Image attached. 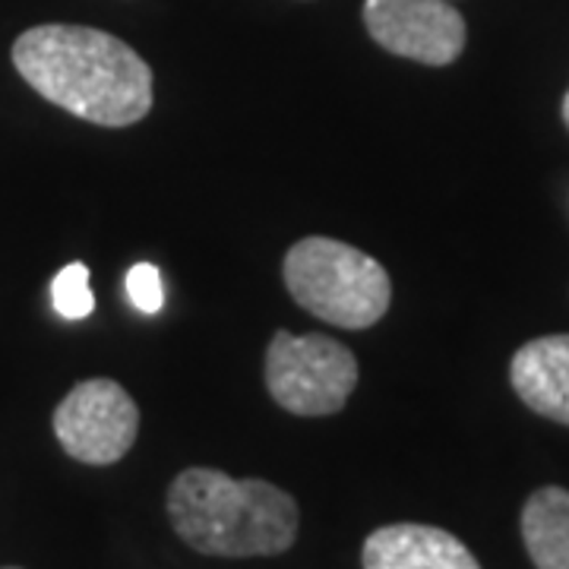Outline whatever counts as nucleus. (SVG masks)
Wrapping results in <instances>:
<instances>
[{"mask_svg":"<svg viewBox=\"0 0 569 569\" xmlns=\"http://www.w3.org/2000/svg\"><path fill=\"white\" fill-rule=\"evenodd\" d=\"M522 538L538 569H569V490L541 488L522 509Z\"/></svg>","mask_w":569,"mask_h":569,"instance_id":"obj_9","label":"nucleus"},{"mask_svg":"<svg viewBox=\"0 0 569 569\" xmlns=\"http://www.w3.org/2000/svg\"><path fill=\"white\" fill-rule=\"evenodd\" d=\"M284 288L307 313L342 329L380 323L392 305V282L380 260L358 247L310 234L284 253Z\"/></svg>","mask_w":569,"mask_h":569,"instance_id":"obj_3","label":"nucleus"},{"mask_svg":"<svg viewBox=\"0 0 569 569\" xmlns=\"http://www.w3.org/2000/svg\"><path fill=\"white\" fill-rule=\"evenodd\" d=\"M13 67L41 99L99 127L140 123L152 108V70L92 26L44 22L13 41Z\"/></svg>","mask_w":569,"mask_h":569,"instance_id":"obj_1","label":"nucleus"},{"mask_svg":"<svg viewBox=\"0 0 569 569\" xmlns=\"http://www.w3.org/2000/svg\"><path fill=\"white\" fill-rule=\"evenodd\" d=\"M266 389L291 415L326 418L342 411L358 387L355 351L329 336L276 332L266 351Z\"/></svg>","mask_w":569,"mask_h":569,"instance_id":"obj_4","label":"nucleus"},{"mask_svg":"<svg viewBox=\"0 0 569 569\" xmlns=\"http://www.w3.org/2000/svg\"><path fill=\"white\" fill-rule=\"evenodd\" d=\"M509 383L526 406L569 427V332L531 339L512 355Z\"/></svg>","mask_w":569,"mask_h":569,"instance_id":"obj_8","label":"nucleus"},{"mask_svg":"<svg viewBox=\"0 0 569 569\" xmlns=\"http://www.w3.org/2000/svg\"><path fill=\"white\" fill-rule=\"evenodd\" d=\"M560 111H563V123H567V130H569V92L563 96V108H560Z\"/></svg>","mask_w":569,"mask_h":569,"instance_id":"obj_12","label":"nucleus"},{"mask_svg":"<svg viewBox=\"0 0 569 569\" xmlns=\"http://www.w3.org/2000/svg\"><path fill=\"white\" fill-rule=\"evenodd\" d=\"M370 39L396 58L447 67L466 51V20L449 0H365Z\"/></svg>","mask_w":569,"mask_h":569,"instance_id":"obj_6","label":"nucleus"},{"mask_svg":"<svg viewBox=\"0 0 569 569\" xmlns=\"http://www.w3.org/2000/svg\"><path fill=\"white\" fill-rule=\"evenodd\" d=\"M365 569H481L475 553L437 526L399 522L367 535Z\"/></svg>","mask_w":569,"mask_h":569,"instance_id":"obj_7","label":"nucleus"},{"mask_svg":"<svg viewBox=\"0 0 569 569\" xmlns=\"http://www.w3.org/2000/svg\"><path fill=\"white\" fill-rule=\"evenodd\" d=\"M54 433L77 462L114 466L137 443L140 408L114 380H82L54 411Z\"/></svg>","mask_w":569,"mask_h":569,"instance_id":"obj_5","label":"nucleus"},{"mask_svg":"<svg viewBox=\"0 0 569 569\" xmlns=\"http://www.w3.org/2000/svg\"><path fill=\"white\" fill-rule=\"evenodd\" d=\"M127 295L133 307H140L142 313H156L164 305V284L162 272L152 263H137L127 272Z\"/></svg>","mask_w":569,"mask_h":569,"instance_id":"obj_11","label":"nucleus"},{"mask_svg":"<svg viewBox=\"0 0 569 569\" xmlns=\"http://www.w3.org/2000/svg\"><path fill=\"white\" fill-rule=\"evenodd\" d=\"M51 301L63 320H86L96 310V295L89 288V266H63L51 282Z\"/></svg>","mask_w":569,"mask_h":569,"instance_id":"obj_10","label":"nucleus"},{"mask_svg":"<svg viewBox=\"0 0 569 569\" xmlns=\"http://www.w3.org/2000/svg\"><path fill=\"white\" fill-rule=\"evenodd\" d=\"M7 569H20V567H7Z\"/></svg>","mask_w":569,"mask_h":569,"instance_id":"obj_13","label":"nucleus"},{"mask_svg":"<svg viewBox=\"0 0 569 569\" xmlns=\"http://www.w3.org/2000/svg\"><path fill=\"white\" fill-rule=\"evenodd\" d=\"M168 516L183 541L209 557H272L298 538V503L260 478L187 468L168 490Z\"/></svg>","mask_w":569,"mask_h":569,"instance_id":"obj_2","label":"nucleus"}]
</instances>
